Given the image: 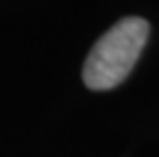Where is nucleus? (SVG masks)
Wrapping results in <instances>:
<instances>
[{"mask_svg":"<svg viewBox=\"0 0 159 157\" xmlns=\"http://www.w3.org/2000/svg\"><path fill=\"white\" fill-rule=\"evenodd\" d=\"M149 39V23L126 16L94 43L84 63V84L90 90H110L131 74Z\"/></svg>","mask_w":159,"mask_h":157,"instance_id":"f257e3e1","label":"nucleus"}]
</instances>
